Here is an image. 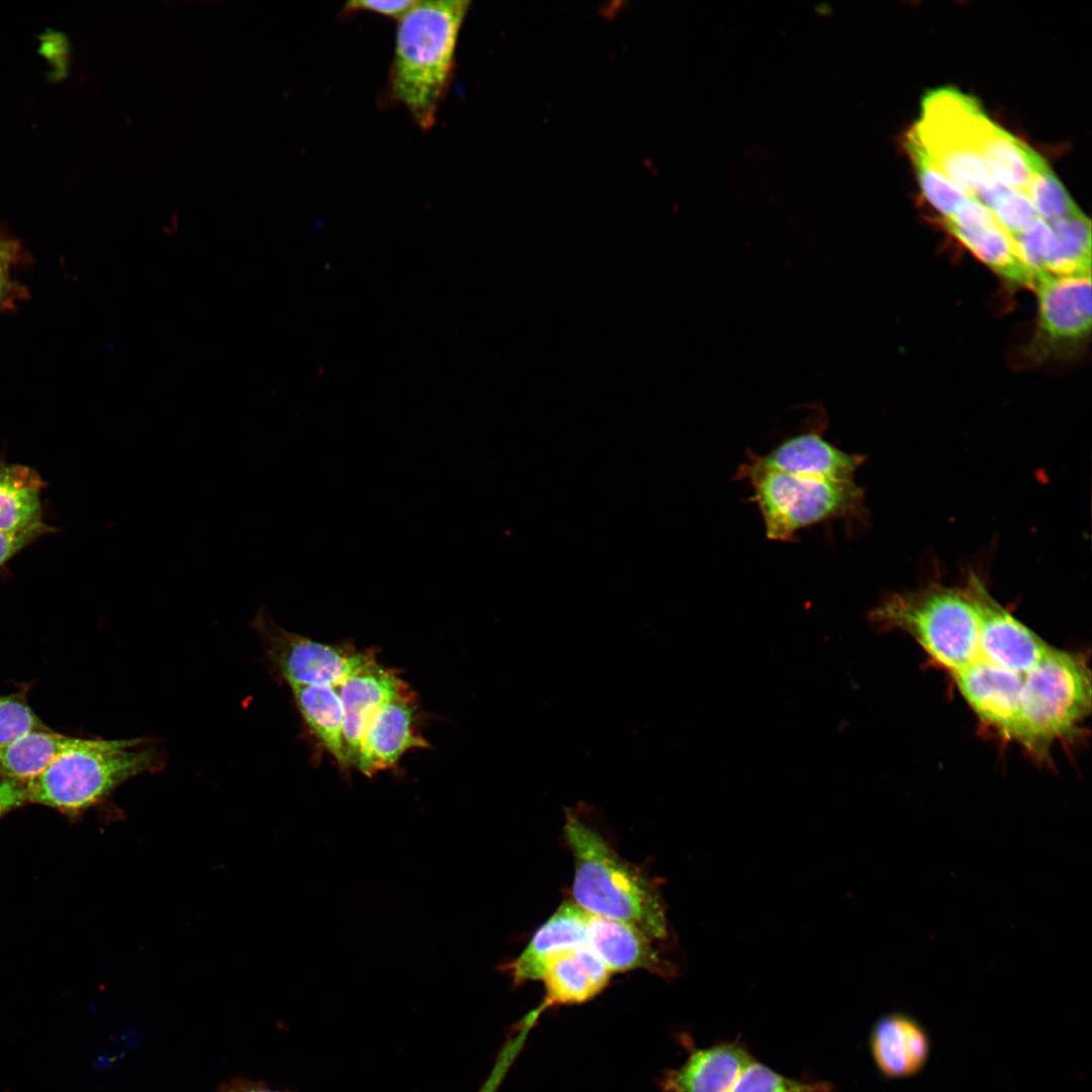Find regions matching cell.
I'll return each mask as SVG.
<instances>
[{
  "mask_svg": "<svg viewBox=\"0 0 1092 1092\" xmlns=\"http://www.w3.org/2000/svg\"><path fill=\"white\" fill-rule=\"evenodd\" d=\"M572 954L593 983L602 991L607 986L612 972L601 957L587 943L572 949Z\"/></svg>",
  "mask_w": 1092,
  "mask_h": 1092,
  "instance_id": "32",
  "label": "cell"
},
{
  "mask_svg": "<svg viewBox=\"0 0 1092 1092\" xmlns=\"http://www.w3.org/2000/svg\"><path fill=\"white\" fill-rule=\"evenodd\" d=\"M26 804L24 785L0 779V818L10 810Z\"/></svg>",
  "mask_w": 1092,
  "mask_h": 1092,
  "instance_id": "33",
  "label": "cell"
},
{
  "mask_svg": "<svg viewBox=\"0 0 1092 1092\" xmlns=\"http://www.w3.org/2000/svg\"><path fill=\"white\" fill-rule=\"evenodd\" d=\"M1037 294V337L1049 345L1082 341L1091 330V275H1035Z\"/></svg>",
  "mask_w": 1092,
  "mask_h": 1092,
  "instance_id": "11",
  "label": "cell"
},
{
  "mask_svg": "<svg viewBox=\"0 0 1092 1092\" xmlns=\"http://www.w3.org/2000/svg\"><path fill=\"white\" fill-rule=\"evenodd\" d=\"M645 933L626 922L588 915L587 944L601 957L611 972L646 969L656 974H673L663 963Z\"/></svg>",
  "mask_w": 1092,
  "mask_h": 1092,
  "instance_id": "16",
  "label": "cell"
},
{
  "mask_svg": "<svg viewBox=\"0 0 1092 1092\" xmlns=\"http://www.w3.org/2000/svg\"><path fill=\"white\" fill-rule=\"evenodd\" d=\"M906 148L923 196L943 218L950 217L969 196L941 171L912 129Z\"/></svg>",
  "mask_w": 1092,
  "mask_h": 1092,
  "instance_id": "22",
  "label": "cell"
},
{
  "mask_svg": "<svg viewBox=\"0 0 1092 1092\" xmlns=\"http://www.w3.org/2000/svg\"><path fill=\"white\" fill-rule=\"evenodd\" d=\"M406 682L397 670L380 664L372 654L336 686L344 715V735L351 766H355L365 730L376 712Z\"/></svg>",
  "mask_w": 1092,
  "mask_h": 1092,
  "instance_id": "12",
  "label": "cell"
},
{
  "mask_svg": "<svg viewBox=\"0 0 1092 1092\" xmlns=\"http://www.w3.org/2000/svg\"><path fill=\"white\" fill-rule=\"evenodd\" d=\"M152 739L80 738L79 742L25 785L26 803L66 814H79L109 796L118 786L162 767Z\"/></svg>",
  "mask_w": 1092,
  "mask_h": 1092,
  "instance_id": "3",
  "label": "cell"
},
{
  "mask_svg": "<svg viewBox=\"0 0 1092 1092\" xmlns=\"http://www.w3.org/2000/svg\"><path fill=\"white\" fill-rule=\"evenodd\" d=\"M752 489L767 539L795 542L800 530L834 521L849 527L868 519L864 488L855 480H833L764 468L747 458L736 472Z\"/></svg>",
  "mask_w": 1092,
  "mask_h": 1092,
  "instance_id": "4",
  "label": "cell"
},
{
  "mask_svg": "<svg viewBox=\"0 0 1092 1092\" xmlns=\"http://www.w3.org/2000/svg\"><path fill=\"white\" fill-rule=\"evenodd\" d=\"M983 115L972 97L940 88L924 96L920 120L912 128L941 171L972 198L998 182L977 145Z\"/></svg>",
  "mask_w": 1092,
  "mask_h": 1092,
  "instance_id": "6",
  "label": "cell"
},
{
  "mask_svg": "<svg viewBox=\"0 0 1092 1092\" xmlns=\"http://www.w3.org/2000/svg\"><path fill=\"white\" fill-rule=\"evenodd\" d=\"M470 2L419 1L397 23L387 93L424 130L437 120L453 79L455 52Z\"/></svg>",
  "mask_w": 1092,
  "mask_h": 1092,
  "instance_id": "1",
  "label": "cell"
},
{
  "mask_svg": "<svg viewBox=\"0 0 1092 1092\" xmlns=\"http://www.w3.org/2000/svg\"><path fill=\"white\" fill-rule=\"evenodd\" d=\"M827 419L823 410L815 412L807 427L765 454L747 452L756 464L771 470L833 480H855L866 455L845 452L824 437Z\"/></svg>",
  "mask_w": 1092,
  "mask_h": 1092,
  "instance_id": "8",
  "label": "cell"
},
{
  "mask_svg": "<svg viewBox=\"0 0 1092 1092\" xmlns=\"http://www.w3.org/2000/svg\"><path fill=\"white\" fill-rule=\"evenodd\" d=\"M258 633L270 671L289 687L295 685L338 686L367 660L372 650H358L349 644H328L292 633L278 626L262 608L252 621Z\"/></svg>",
  "mask_w": 1092,
  "mask_h": 1092,
  "instance_id": "7",
  "label": "cell"
},
{
  "mask_svg": "<svg viewBox=\"0 0 1092 1092\" xmlns=\"http://www.w3.org/2000/svg\"><path fill=\"white\" fill-rule=\"evenodd\" d=\"M542 980L546 996L541 1003L546 1009L554 1005L583 1003L601 992L574 959L572 949L554 954Z\"/></svg>",
  "mask_w": 1092,
  "mask_h": 1092,
  "instance_id": "23",
  "label": "cell"
},
{
  "mask_svg": "<svg viewBox=\"0 0 1092 1092\" xmlns=\"http://www.w3.org/2000/svg\"><path fill=\"white\" fill-rule=\"evenodd\" d=\"M12 250L7 242L0 240V297L7 282Z\"/></svg>",
  "mask_w": 1092,
  "mask_h": 1092,
  "instance_id": "35",
  "label": "cell"
},
{
  "mask_svg": "<svg viewBox=\"0 0 1092 1092\" xmlns=\"http://www.w3.org/2000/svg\"><path fill=\"white\" fill-rule=\"evenodd\" d=\"M217 1092H281L269 1089L259 1082L246 1079H232L218 1087Z\"/></svg>",
  "mask_w": 1092,
  "mask_h": 1092,
  "instance_id": "34",
  "label": "cell"
},
{
  "mask_svg": "<svg viewBox=\"0 0 1092 1092\" xmlns=\"http://www.w3.org/2000/svg\"><path fill=\"white\" fill-rule=\"evenodd\" d=\"M574 857L572 895L589 914L633 925L651 939L668 936L663 899L654 884L627 864L574 810L564 824Z\"/></svg>",
  "mask_w": 1092,
  "mask_h": 1092,
  "instance_id": "2",
  "label": "cell"
},
{
  "mask_svg": "<svg viewBox=\"0 0 1092 1092\" xmlns=\"http://www.w3.org/2000/svg\"><path fill=\"white\" fill-rule=\"evenodd\" d=\"M1091 710V672L1084 655L1053 647L1029 677L1017 742L1042 757L1075 734Z\"/></svg>",
  "mask_w": 1092,
  "mask_h": 1092,
  "instance_id": "5",
  "label": "cell"
},
{
  "mask_svg": "<svg viewBox=\"0 0 1092 1092\" xmlns=\"http://www.w3.org/2000/svg\"><path fill=\"white\" fill-rule=\"evenodd\" d=\"M942 221L949 234L998 275L1033 288L1034 273L1018 258L1010 235L980 201L969 197Z\"/></svg>",
  "mask_w": 1092,
  "mask_h": 1092,
  "instance_id": "10",
  "label": "cell"
},
{
  "mask_svg": "<svg viewBox=\"0 0 1092 1092\" xmlns=\"http://www.w3.org/2000/svg\"><path fill=\"white\" fill-rule=\"evenodd\" d=\"M544 1011L537 1006L527 1013L511 1030L497 1054L493 1067L477 1092H496L523 1050L530 1031Z\"/></svg>",
  "mask_w": 1092,
  "mask_h": 1092,
  "instance_id": "27",
  "label": "cell"
},
{
  "mask_svg": "<svg viewBox=\"0 0 1092 1092\" xmlns=\"http://www.w3.org/2000/svg\"><path fill=\"white\" fill-rule=\"evenodd\" d=\"M419 0H353L343 7L344 12L368 11L399 20Z\"/></svg>",
  "mask_w": 1092,
  "mask_h": 1092,
  "instance_id": "31",
  "label": "cell"
},
{
  "mask_svg": "<svg viewBox=\"0 0 1092 1092\" xmlns=\"http://www.w3.org/2000/svg\"><path fill=\"white\" fill-rule=\"evenodd\" d=\"M79 740L49 728L30 731L0 747V779L26 784Z\"/></svg>",
  "mask_w": 1092,
  "mask_h": 1092,
  "instance_id": "20",
  "label": "cell"
},
{
  "mask_svg": "<svg viewBox=\"0 0 1092 1092\" xmlns=\"http://www.w3.org/2000/svg\"><path fill=\"white\" fill-rule=\"evenodd\" d=\"M290 690L310 732L342 769L349 768L344 715L337 688L330 685H295Z\"/></svg>",
  "mask_w": 1092,
  "mask_h": 1092,
  "instance_id": "18",
  "label": "cell"
},
{
  "mask_svg": "<svg viewBox=\"0 0 1092 1092\" xmlns=\"http://www.w3.org/2000/svg\"><path fill=\"white\" fill-rule=\"evenodd\" d=\"M728 1092H832V1085L788 1078L752 1058Z\"/></svg>",
  "mask_w": 1092,
  "mask_h": 1092,
  "instance_id": "26",
  "label": "cell"
},
{
  "mask_svg": "<svg viewBox=\"0 0 1092 1092\" xmlns=\"http://www.w3.org/2000/svg\"><path fill=\"white\" fill-rule=\"evenodd\" d=\"M1025 193L1039 218L1049 224L1081 212L1048 164L1032 175Z\"/></svg>",
  "mask_w": 1092,
  "mask_h": 1092,
  "instance_id": "25",
  "label": "cell"
},
{
  "mask_svg": "<svg viewBox=\"0 0 1092 1092\" xmlns=\"http://www.w3.org/2000/svg\"><path fill=\"white\" fill-rule=\"evenodd\" d=\"M47 728L22 696H0V747L20 736Z\"/></svg>",
  "mask_w": 1092,
  "mask_h": 1092,
  "instance_id": "28",
  "label": "cell"
},
{
  "mask_svg": "<svg viewBox=\"0 0 1092 1092\" xmlns=\"http://www.w3.org/2000/svg\"><path fill=\"white\" fill-rule=\"evenodd\" d=\"M977 200L989 208L1010 237L1022 234L1039 218L1032 201L1024 191L1007 187L1001 182L984 192Z\"/></svg>",
  "mask_w": 1092,
  "mask_h": 1092,
  "instance_id": "24",
  "label": "cell"
},
{
  "mask_svg": "<svg viewBox=\"0 0 1092 1092\" xmlns=\"http://www.w3.org/2000/svg\"><path fill=\"white\" fill-rule=\"evenodd\" d=\"M870 1046L877 1068L888 1078L917 1074L930 1052L925 1029L914 1018L902 1013L888 1014L876 1022Z\"/></svg>",
  "mask_w": 1092,
  "mask_h": 1092,
  "instance_id": "15",
  "label": "cell"
},
{
  "mask_svg": "<svg viewBox=\"0 0 1092 1092\" xmlns=\"http://www.w3.org/2000/svg\"><path fill=\"white\" fill-rule=\"evenodd\" d=\"M56 532L48 524L18 532L0 531V567L42 535Z\"/></svg>",
  "mask_w": 1092,
  "mask_h": 1092,
  "instance_id": "30",
  "label": "cell"
},
{
  "mask_svg": "<svg viewBox=\"0 0 1092 1092\" xmlns=\"http://www.w3.org/2000/svg\"><path fill=\"white\" fill-rule=\"evenodd\" d=\"M1044 270L1055 276L1091 275V222L1081 211L1050 223Z\"/></svg>",
  "mask_w": 1092,
  "mask_h": 1092,
  "instance_id": "21",
  "label": "cell"
},
{
  "mask_svg": "<svg viewBox=\"0 0 1092 1092\" xmlns=\"http://www.w3.org/2000/svg\"><path fill=\"white\" fill-rule=\"evenodd\" d=\"M1018 258L1036 275L1045 272L1052 230L1048 222L1038 218L1025 232L1011 237Z\"/></svg>",
  "mask_w": 1092,
  "mask_h": 1092,
  "instance_id": "29",
  "label": "cell"
},
{
  "mask_svg": "<svg viewBox=\"0 0 1092 1092\" xmlns=\"http://www.w3.org/2000/svg\"><path fill=\"white\" fill-rule=\"evenodd\" d=\"M977 145L995 178L1007 187L1026 191L1045 161L1022 141L983 115L978 123Z\"/></svg>",
  "mask_w": 1092,
  "mask_h": 1092,
  "instance_id": "17",
  "label": "cell"
},
{
  "mask_svg": "<svg viewBox=\"0 0 1092 1092\" xmlns=\"http://www.w3.org/2000/svg\"><path fill=\"white\" fill-rule=\"evenodd\" d=\"M46 487L34 468L0 462V531L18 532L46 524L41 502Z\"/></svg>",
  "mask_w": 1092,
  "mask_h": 1092,
  "instance_id": "19",
  "label": "cell"
},
{
  "mask_svg": "<svg viewBox=\"0 0 1092 1092\" xmlns=\"http://www.w3.org/2000/svg\"><path fill=\"white\" fill-rule=\"evenodd\" d=\"M589 913L566 902L536 931L525 950L508 965L516 984L542 980L550 959L587 943Z\"/></svg>",
  "mask_w": 1092,
  "mask_h": 1092,
  "instance_id": "14",
  "label": "cell"
},
{
  "mask_svg": "<svg viewBox=\"0 0 1092 1092\" xmlns=\"http://www.w3.org/2000/svg\"><path fill=\"white\" fill-rule=\"evenodd\" d=\"M417 726V703L408 687L387 700L370 720L355 767L366 777L394 767L413 749L427 748Z\"/></svg>",
  "mask_w": 1092,
  "mask_h": 1092,
  "instance_id": "9",
  "label": "cell"
},
{
  "mask_svg": "<svg viewBox=\"0 0 1092 1092\" xmlns=\"http://www.w3.org/2000/svg\"><path fill=\"white\" fill-rule=\"evenodd\" d=\"M752 1058L737 1041L692 1048L684 1064L664 1072L659 1086L663 1092H728Z\"/></svg>",
  "mask_w": 1092,
  "mask_h": 1092,
  "instance_id": "13",
  "label": "cell"
}]
</instances>
